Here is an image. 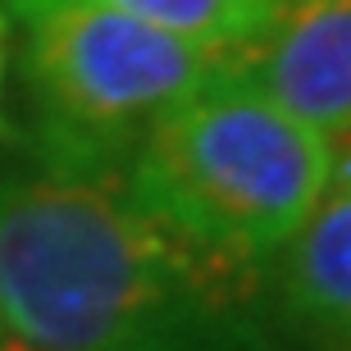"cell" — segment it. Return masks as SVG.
<instances>
[{
	"label": "cell",
	"instance_id": "obj_2",
	"mask_svg": "<svg viewBox=\"0 0 351 351\" xmlns=\"http://www.w3.org/2000/svg\"><path fill=\"white\" fill-rule=\"evenodd\" d=\"M333 142L278 110L223 55L146 132L123 192L182 242L265 274L333 178Z\"/></svg>",
	"mask_w": 351,
	"mask_h": 351
},
{
	"label": "cell",
	"instance_id": "obj_3",
	"mask_svg": "<svg viewBox=\"0 0 351 351\" xmlns=\"http://www.w3.org/2000/svg\"><path fill=\"white\" fill-rule=\"evenodd\" d=\"M27 82V156L55 169L123 173L128 156L223 55L105 5L10 0Z\"/></svg>",
	"mask_w": 351,
	"mask_h": 351
},
{
	"label": "cell",
	"instance_id": "obj_7",
	"mask_svg": "<svg viewBox=\"0 0 351 351\" xmlns=\"http://www.w3.org/2000/svg\"><path fill=\"white\" fill-rule=\"evenodd\" d=\"M0 351H27V347H19V342H0Z\"/></svg>",
	"mask_w": 351,
	"mask_h": 351
},
{
	"label": "cell",
	"instance_id": "obj_6",
	"mask_svg": "<svg viewBox=\"0 0 351 351\" xmlns=\"http://www.w3.org/2000/svg\"><path fill=\"white\" fill-rule=\"evenodd\" d=\"M210 55H237L261 37L274 0H105Z\"/></svg>",
	"mask_w": 351,
	"mask_h": 351
},
{
	"label": "cell",
	"instance_id": "obj_1",
	"mask_svg": "<svg viewBox=\"0 0 351 351\" xmlns=\"http://www.w3.org/2000/svg\"><path fill=\"white\" fill-rule=\"evenodd\" d=\"M0 328L27 351H283L265 274L156 223L123 173H0Z\"/></svg>",
	"mask_w": 351,
	"mask_h": 351
},
{
	"label": "cell",
	"instance_id": "obj_4",
	"mask_svg": "<svg viewBox=\"0 0 351 351\" xmlns=\"http://www.w3.org/2000/svg\"><path fill=\"white\" fill-rule=\"evenodd\" d=\"M228 60L297 123L351 137V0H274L261 37Z\"/></svg>",
	"mask_w": 351,
	"mask_h": 351
},
{
	"label": "cell",
	"instance_id": "obj_5",
	"mask_svg": "<svg viewBox=\"0 0 351 351\" xmlns=\"http://www.w3.org/2000/svg\"><path fill=\"white\" fill-rule=\"evenodd\" d=\"M283 351H351V137L333 178L265 269Z\"/></svg>",
	"mask_w": 351,
	"mask_h": 351
},
{
	"label": "cell",
	"instance_id": "obj_8",
	"mask_svg": "<svg viewBox=\"0 0 351 351\" xmlns=\"http://www.w3.org/2000/svg\"><path fill=\"white\" fill-rule=\"evenodd\" d=\"M0 37H5V14H0Z\"/></svg>",
	"mask_w": 351,
	"mask_h": 351
}]
</instances>
